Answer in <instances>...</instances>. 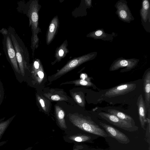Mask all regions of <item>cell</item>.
<instances>
[{"mask_svg":"<svg viewBox=\"0 0 150 150\" xmlns=\"http://www.w3.org/2000/svg\"><path fill=\"white\" fill-rule=\"evenodd\" d=\"M9 34L15 50L20 73L23 76L25 74V69L27 67V64L29 59L28 50L24 43L14 30L10 28Z\"/></svg>","mask_w":150,"mask_h":150,"instance_id":"cell-1","label":"cell"},{"mask_svg":"<svg viewBox=\"0 0 150 150\" xmlns=\"http://www.w3.org/2000/svg\"><path fill=\"white\" fill-rule=\"evenodd\" d=\"M71 122L82 130L103 137L108 136L106 132L91 119L74 114L68 116Z\"/></svg>","mask_w":150,"mask_h":150,"instance_id":"cell-2","label":"cell"},{"mask_svg":"<svg viewBox=\"0 0 150 150\" xmlns=\"http://www.w3.org/2000/svg\"><path fill=\"white\" fill-rule=\"evenodd\" d=\"M96 54V52L91 53L73 59L57 73L49 76V80L52 81L58 79L82 64L94 59Z\"/></svg>","mask_w":150,"mask_h":150,"instance_id":"cell-3","label":"cell"},{"mask_svg":"<svg viewBox=\"0 0 150 150\" xmlns=\"http://www.w3.org/2000/svg\"><path fill=\"white\" fill-rule=\"evenodd\" d=\"M99 115L109 122L126 131L133 132L137 131L139 127L131 123L120 119L109 113L100 112Z\"/></svg>","mask_w":150,"mask_h":150,"instance_id":"cell-4","label":"cell"},{"mask_svg":"<svg viewBox=\"0 0 150 150\" xmlns=\"http://www.w3.org/2000/svg\"><path fill=\"white\" fill-rule=\"evenodd\" d=\"M136 83H126L122 84L110 88L103 94L100 98H111L124 95L134 90L136 87Z\"/></svg>","mask_w":150,"mask_h":150,"instance_id":"cell-5","label":"cell"},{"mask_svg":"<svg viewBox=\"0 0 150 150\" xmlns=\"http://www.w3.org/2000/svg\"><path fill=\"white\" fill-rule=\"evenodd\" d=\"M139 61V59L134 58L127 59L122 58H119L113 62L110 67L109 71H113L121 68L125 67L121 69L120 72L122 73L134 69Z\"/></svg>","mask_w":150,"mask_h":150,"instance_id":"cell-6","label":"cell"},{"mask_svg":"<svg viewBox=\"0 0 150 150\" xmlns=\"http://www.w3.org/2000/svg\"><path fill=\"white\" fill-rule=\"evenodd\" d=\"M28 11L30 23L31 25L33 31V47H34L37 41L36 28H37L38 20V3L35 1L32 2L30 4Z\"/></svg>","mask_w":150,"mask_h":150,"instance_id":"cell-7","label":"cell"},{"mask_svg":"<svg viewBox=\"0 0 150 150\" xmlns=\"http://www.w3.org/2000/svg\"><path fill=\"white\" fill-rule=\"evenodd\" d=\"M99 124L105 129L108 136L115 139L119 143L127 144L130 142L127 136L115 127L101 122H100Z\"/></svg>","mask_w":150,"mask_h":150,"instance_id":"cell-8","label":"cell"},{"mask_svg":"<svg viewBox=\"0 0 150 150\" xmlns=\"http://www.w3.org/2000/svg\"><path fill=\"white\" fill-rule=\"evenodd\" d=\"M5 40L7 55L15 71L20 74L21 73L16 59L15 50L9 35H6Z\"/></svg>","mask_w":150,"mask_h":150,"instance_id":"cell-9","label":"cell"},{"mask_svg":"<svg viewBox=\"0 0 150 150\" xmlns=\"http://www.w3.org/2000/svg\"><path fill=\"white\" fill-rule=\"evenodd\" d=\"M137 104L141 125L142 128L144 129L147 122L146 116L147 110L142 94L139 96Z\"/></svg>","mask_w":150,"mask_h":150,"instance_id":"cell-10","label":"cell"},{"mask_svg":"<svg viewBox=\"0 0 150 150\" xmlns=\"http://www.w3.org/2000/svg\"><path fill=\"white\" fill-rule=\"evenodd\" d=\"M143 90L145 102L148 110L150 108V69L149 68L143 76Z\"/></svg>","mask_w":150,"mask_h":150,"instance_id":"cell-11","label":"cell"},{"mask_svg":"<svg viewBox=\"0 0 150 150\" xmlns=\"http://www.w3.org/2000/svg\"><path fill=\"white\" fill-rule=\"evenodd\" d=\"M58 20L57 17L52 20L48 30L47 37V43L48 45L53 40L58 26Z\"/></svg>","mask_w":150,"mask_h":150,"instance_id":"cell-12","label":"cell"},{"mask_svg":"<svg viewBox=\"0 0 150 150\" xmlns=\"http://www.w3.org/2000/svg\"><path fill=\"white\" fill-rule=\"evenodd\" d=\"M55 112L59 126L63 129H67V127L64 119L65 113L64 110L59 106L56 105L55 106Z\"/></svg>","mask_w":150,"mask_h":150,"instance_id":"cell-13","label":"cell"},{"mask_svg":"<svg viewBox=\"0 0 150 150\" xmlns=\"http://www.w3.org/2000/svg\"><path fill=\"white\" fill-rule=\"evenodd\" d=\"M109 113L115 115L119 118L132 123L135 125L134 122L132 117L128 115L115 109L108 110Z\"/></svg>","mask_w":150,"mask_h":150,"instance_id":"cell-14","label":"cell"},{"mask_svg":"<svg viewBox=\"0 0 150 150\" xmlns=\"http://www.w3.org/2000/svg\"><path fill=\"white\" fill-rule=\"evenodd\" d=\"M117 7H116L117 8V14L118 15L119 18L124 21H129V18H130L129 17H131V16L130 11H129V9H127V8L125 10L126 7L125 8V7H121L120 6H117Z\"/></svg>","mask_w":150,"mask_h":150,"instance_id":"cell-15","label":"cell"},{"mask_svg":"<svg viewBox=\"0 0 150 150\" xmlns=\"http://www.w3.org/2000/svg\"><path fill=\"white\" fill-rule=\"evenodd\" d=\"M14 117V116H13L4 121L3 120H0V146L6 143L5 141L0 142L1 140L3 134Z\"/></svg>","mask_w":150,"mask_h":150,"instance_id":"cell-16","label":"cell"},{"mask_svg":"<svg viewBox=\"0 0 150 150\" xmlns=\"http://www.w3.org/2000/svg\"><path fill=\"white\" fill-rule=\"evenodd\" d=\"M68 83L74 84L75 86H81L87 87H92L93 88H95V89H96V88L95 85L91 82V80H83L82 79L69 82H67L64 83H62L61 85Z\"/></svg>","mask_w":150,"mask_h":150,"instance_id":"cell-17","label":"cell"},{"mask_svg":"<svg viewBox=\"0 0 150 150\" xmlns=\"http://www.w3.org/2000/svg\"><path fill=\"white\" fill-rule=\"evenodd\" d=\"M149 3L148 1L144 0L142 4V8L141 10L140 14L143 21L146 22L147 19L148 12L149 11Z\"/></svg>","mask_w":150,"mask_h":150,"instance_id":"cell-18","label":"cell"},{"mask_svg":"<svg viewBox=\"0 0 150 150\" xmlns=\"http://www.w3.org/2000/svg\"><path fill=\"white\" fill-rule=\"evenodd\" d=\"M44 96L49 99L54 101L66 100L67 98L66 97H62L59 94L48 93L44 94Z\"/></svg>","mask_w":150,"mask_h":150,"instance_id":"cell-19","label":"cell"},{"mask_svg":"<svg viewBox=\"0 0 150 150\" xmlns=\"http://www.w3.org/2000/svg\"><path fill=\"white\" fill-rule=\"evenodd\" d=\"M72 96L75 101L81 106L83 107L85 105L84 98L80 94L73 93Z\"/></svg>","mask_w":150,"mask_h":150,"instance_id":"cell-20","label":"cell"},{"mask_svg":"<svg viewBox=\"0 0 150 150\" xmlns=\"http://www.w3.org/2000/svg\"><path fill=\"white\" fill-rule=\"evenodd\" d=\"M70 139L72 140L77 142H83L89 140L91 137L88 136L82 135L72 137Z\"/></svg>","mask_w":150,"mask_h":150,"instance_id":"cell-21","label":"cell"},{"mask_svg":"<svg viewBox=\"0 0 150 150\" xmlns=\"http://www.w3.org/2000/svg\"><path fill=\"white\" fill-rule=\"evenodd\" d=\"M37 99L42 109L45 111H46L47 109L46 106L45 105L46 103L44 99L38 95L37 96Z\"/></svg>","mask_w":150,"mask_h":150,"instance_id":"cell-22","label":"cell"},{"mask_svg":"<svg viewBox=\"0 0 150 150\" xmlns=\"http://www.w3.org/2000/svg\"><path fill=\"white\" fill-rule=\"evenodd\" d=\"M34 69V72H37L36 74L39 77V79H42L44 76V74L43 71L41 70V69L38 71V70H37L35 69Z\"/></svg>","mask_w":150,"mask_h":150,"instance_id":"cell-23","label":"cell"},{"mask_svg":"<svg viewBox=\"0 0 150 150\" xmlns=\"http://www.w3.org/2000/svg\"><path fill=\"white\" fill-rule=\"evenodd\" d=\"M64 50L63 48H61L58 51V54L59 59L62 58L64 55Z\"/></svg>","mask_w":150,"mask_h":150,"instance_id":"cell-24","label":"cell"},{"mask_svg":"<svg viewBox=\"0 0 150 150\" xmlns=\"http://www.w3.org/2000/svg\"><path fill=\"white\" fill-rule=\"evenodd\" d=\"M80 78L81 79L83 80H91V79L88 77L87 74H81Z\"/></svg>","mask_w":150,"mask_h":150,"instance_id":"cell-25","label":"cell"},{"mask_svg":"<svg viewBox=\"0 0 150 150\" xmlns=\"http://www.w3.org/2000/svg\"><path fill=\"white\" fill-rule=\"evenodd\" d=\"M40 64L38 61H35L34 62L33 64L34 68L36 69H38L39 68Z\"/></svg>","mask_w":150,"mask_h":150,"instance_id":"cell-26","label":"cell"},{"mask_svg":"<svg viewBox=\"0 0 150 150\" xmlns=\"http://www.w3.org/2000/svg\"><path fill=\"white\" fill-rule=\"evenodd\" d=\"M31 148H32V147H29L24 150H31Z\"/></svg>","mask_w":150,"mask_h":150,"instance_id":"cell-27","label":"cell"},{"mask_svg":"<svg viewBox=\"0 0 150 150\" xmlns=\"http://www.w3.org/2000/svg\"><path fill=\"white\" fill-rule=\"evenodd\" d=\"M74 150H77V149H74Z\"/></svg>","mask_w":150,"mask_h":150,"instance_id":"cell-28","label":"cell"}]
</instances>
